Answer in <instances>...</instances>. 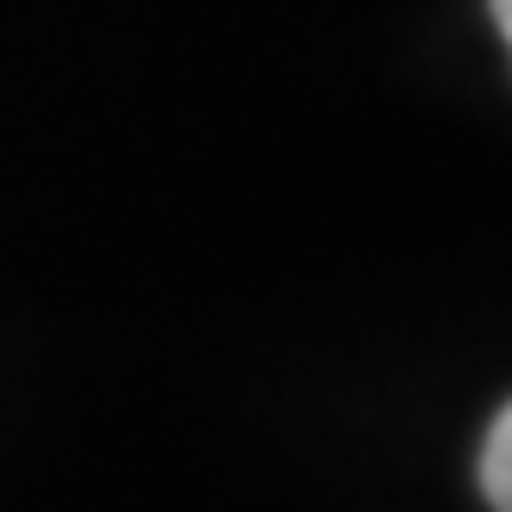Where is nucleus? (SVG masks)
Listing matches in <instances>:
<instances>
[{
  "label": "nucleus",
  "instance_id": "obj_1",
  "mask_svg": "<svg viewBox=\"0 0 512 512\" xmlns=\"http://www.w3.org/2000/svg\"><path fill=\"white\" fill-rule=\"evenodd\" d=\"M482 494L494 500V512H512V401L482 445Z\"/></svg>",
  "mask_w": 512,
  "mask_h": 512
},
{
  "label": "nucleus",
  "instance_id": "obj_2",
  "mask_svg": "<svg viewBox=\"0 0 512 512\" xmlns=\"http://www.w3.org/2000/svg\"><path fill=\"white\" fill-rule=\"evenodd\" d=\"M488 7H494V25H500V38L512 44V0H488Z\"/></svg>",
  "mask_w": 512,
  "mask_h": 512
}]
</instances>
